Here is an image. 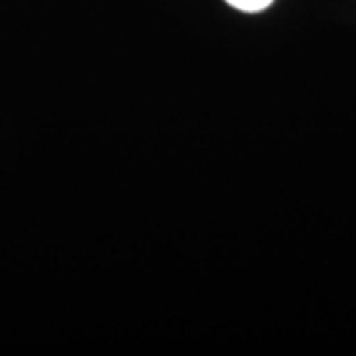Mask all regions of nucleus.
Instances as JSON below:
<instances>
[{"instance_id":"nucleus-1","label":"nucleus","mask_w":356,"mask_h":356,"mask_svg":"<svg viewBox=\"0 0 356 356\" xmlns=\"http://www.w3.org/2000/svg\"><path fill=\"white\" fill-rule=\"evenodd\" d=\"M226 2L242 13H261L273 0H226Z\"/></svg>"}]
</instances>
